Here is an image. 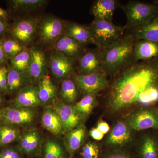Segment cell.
Instances as JSON below:
<instances>
[{
  "label": "cell",
  "mask_w": 158,
  "mask_h": 158,
  "mask_svg": "<svg viewBox=\"0 0 158 158\" xmlns=\"http://www.w3.org/2000/svg\"><path fill=\"white\" fill-rule=\"evenodd\" d=\"M116 76L108 96L112 113L134 104L148 106L158 101V57L132 63Z\"/></svg>",
  "instance_id": "obj_1"
},
{
  "label": "cell",
  "mask_w": 158,
  "mask_h": 158,
  "mask_svg": "<svg viewBox=\"0 0 158 158\" xmlns=\"http://www.w3.org/2000/svg\"><path fill=\"white\" fill-rule=\"evenodd\" d=\"M137 40L132 34H125L106 49L101 51L103 70L107 76H116L133 63Z\"/></svg>",
  "instance_id": "obj_2"
},
{
  "label": "cell",
  "mask_w": 158,
  "mask_h": 158,
  "mask_svg": "<svg viewBox=\"0 0 158 158\" xmlns=\"http://www.w3.org/2000/svg\"><path fill=\"white\" fill-rule=\"evenodd\" d=\"M93 44L101 51L106 49L123 36L126 28L113 22L94 19L89 27Z\"/></svg>",
  "instance_id": "obj_3"
},
{
  "label": "cell",
  "mask_w": 158,
  "mask_h": 158,
  "mask_svg": "<svg viewBox=\"0 0 158 158\" xmlns=\"http://www.w3.org/2000/svg\"><path fill=\"white\" fill-rule=\"evenodd\" d=\"M126 15V29H132L145 24L158 12V4L130 1L122 7Z\"/></svg>",
  "instance_id": "obj_4"
},
{
  "label": "cell",
  "mask_w": 158,
  "mask_h": 158,
  "mask_svg": "<svg viewBox=\"0 0 158 158\" xmlns=\"http://www.w3.org/2000/svg\"><path fill=\"white\" fill-rule=\"evenodd\" d=\"M65 24L56 16H44L37 21V36L44 44H54L64 34Z\"/></svg>",
  "instance_id": "obj_5"
},
{
  "label": "cell",
  "mask_w": 158,
  "mask_h": 158,
  "mask_svg": "<svg viewBox=\"0 0 158 158\" xmlns=\"http://www.w3.org/2000/svg\"><path fill=\"white\" fill-rule=\"evenodd\" d=\"M38 20L34 17L17 19L10 25L7 34L25 47L29 45L37 36Z\"/></svg>",
  "instance_id": "obj_6"
},
{
  "label": "cell",
  "mask_w": 158,
  "mask_h": 158,
  "mask_svg": "<svg viewBox=\"0 0 158 158\" xmlns=\"http://www.w3.org/2000/svg\"><path fill=\"white\" fill-rule=\"evenodd\" d=\"M74 81L78 88L86 94L96 95L109 86L107 75L104 73L74 75Z\"/></svg>",
  "instance_id": "obj_7"
},
{
  "label": "cell",
  "mask_w": 158,
  "mask_h": 158,
  "mask_svg": "<svg viewBox=\"0 0 158 158\" xmlns=\"http://www.w3.org/2000/svg\"><path fill=\"white\" fill-rule=\"evenodd\" d=\"M78 60V74L87 75L104 73L103 56L101 50L92 49L85 51Z\"/></svg>",
  "instance_id": "obj_8"
},
{
  "label": "cell",
  "mask_w": 158,
  "mask_h": 158,
  "mask_svg": "<svg viewBox=\"0 0 158 158\" xmlns=\"http://www.w3.org/2000/svg\"><path fill=\"white\" fill-rule=\"evenodd\" d=\"M77 60L59 53H52L51 55L49 67L51 73L58 80H65L73 74Z\"/></svg>",
  "instance_id": "obj_9"
},
{
  "label": "cell",
  "mask_w": 158,
  "mask_h": 158,
  "mask_svg": "<svg viewBox=\"0 0 158 158\" xmlns=\"http://www.w3.org/2000/svg\"><path fill=\"white\" fill-rule=\"evenodd\" d=\"M125 121L132 130L158 128V114L148 109L137 110L130 115Z\"/></svg>",
  "instance_id": "obj_10"
},
{
  "label": "cell",
  "mask_w": 158,
  "mask_h": 158,
  "mask_svg": "<svg viewBox=\"0 0 158 158\" xmlns=\"http://www.w3.org/2000/svg\"><path fill=\"white\" fill-rule=\"evenodd\" d=\"M34 118L35 113L31 109L13 106L2 109L1 120L13 125H23L31 123Z\"/></svg>",
  "instance_id": "obj_11"
},
{
  "label": "cell",
  "mask_w": 158,
  "mask_h": 158,
  "mask_svg": "<svg viewBox=\"0 0 158 158\" xmlns=\"http://www.w3.org/2000/svg\"><path fill=\"white\" fill-rule=\"evenodd\" d=\"M31 61L27 73L32 81H38L46 73L47 64L45 54L37 47L30 49Z\"/></svg>",
  "instance_id": "obj_12"
},
{
  "label": "cell",
  "mask_w": 158,
  "mask_h": 158,
  "mask_svg": "<svg viewBox=\"0 0 158 158\" xmlns=\"http://www.w3.org/2000/svg\"><path fill=\"white\" fill-rule=\"evenodd\" d=\"M55 107L54 109L61 120L64 132H68L80 124L83 117L75 112L73 106L60 102Z\"/></svg>",
  "instance_id": "obj_13"
},
{
  "label": "cell",
  "mask_w": 158,
  "mask_h": 158,
  "mask_svg": "<svg viewBox=\"0 0 158 158\" xmlns=\"http://www.w3.org/2000/svg\"><path fill=\"white\" fill-rule=\"evenodd\" d=\"M56 52L77 60L85 52L84 46L64 33L54 43Z\"/></svg>",
  "instance_id": "obj_14"
},
{
  "label": "cell",
  "mask_w": 158,
  "mask_h": 158,
  "mask_svg": "<svg viewBox=\"0 0 158 158\" xmlns=\"http://www.w3.org/2000/svg\"><path fill=\"white\" fill-rule=\"evenodd\" d=\"M132 137V130L126 121H118L111 130L106 143L112 147L123 146L131 141Z\"/></svg>",
  "instance_id": "obj_15"
},
{
  "label": "cell",
  "mask_w": 158,
  "mask_h": 158,
  "mask_svg": "<svg viewBox=\"0 0 158 158\" xmlns=\"http://www.w3.org/2000/svg\"><path fill=\"white\" fill-rule=\"evenodd\" d=\"M118 2L116 0H96L90 8V13L94 19L113 22V14Z\"/></svg>",
  "instance_id": "obj_16"
},
{
  "label": "cell",
  "mask_w": 158,
  "mask_h": 158,
  "mask_svg": "<svg viewBox=\"0 0 158 158\" xmlns=\"http://www.w3.org/2000/svg\"><path fill=\"white\" fill-rule=\"evenodd\" d=\"M137 40H146L158 43V12L143 25L130 29Z\"/></svg>",
  "instance_id": "obj_17"
},
{
  "label": "cell",
  "mask_w": 158,
  "mask_h": 158,
  "mask_svg": "<svg viewBox=\"0 0 158 158\" xmlns=\"http://www.w3.org/2000/svg\"><path fill=\"white\" fill-rule=\"evenodd\" d=\"M14 106L18 107H35L42 104L37 95V87L30 85L19 90L13 100Z\"/></svg>",
  "instance_id": "obj_18"
},
{
  "label": "cell",
  "mask_w": 158,
  "mask_h": 158,
  "mask_svg": "<svg viewBox=\"0 0 158 158\" xmlns=\"http://www.w3.org/2000/svg\"><path fill=\"white\" fill-rule=\"evenodd\" d=\"M158 57V43L146 40H137L135 44L133 63Z\"/></svg>",
  "instance_id": "obj_19"
},
{
  "label": "cell",
  "mask_w": 158,
  "mask_h": 158,
  "mask_svg": "<svg viewBox=\"0 0 158 158\" xmlns=\"http://www.w3.org/2000/svg\"><path fill=\"white\" fill-rule=\"evenodd\" d=\"M8 68V92L17 94L22 89L32 85V81L27 73L22 72L9 65Z\"/></svg>",
  "instance_id": "obj_20"
},
{
  "label": "cell",
  "mask_w": 158,
  "mask_h": 158,
  "mask_svg": "<svg viewBox=\"0 0 158 158\" xmlns=\"http://www.w3.org/2000/svg\"><path fill=\"white\" fill-rule=\"evenodd\" d=\"M64 33L82 45L93 44L89 27L77 23H67Z\"/></svg>",
  "instance_id": "obj_21"
},
{
  "label": "cell",
  "mask_w": 158,
  "mask_h": 158,
  "mask_svg": "<svg viewBox=\"0 0 158 158\" xmlns=\"http://www.w3.org/2000/svg\"><path fill=\"white\" fill-rule=\"evenodd\" d=\"M38 82L37 94L41 103H47L52 101L56 95L57 88L50 77L45 75Z\"/></svg>",
  "instance_id": "obj_22"
},
{
  "label": "cell",
  "mask_w": 158,
  "mask_h": 158,
  "mask_svg": "<svg viewBox=\"0 0 158 158\" xmlns=\"http://www.w3.org/2000/svg\"><path fill=\"white\" fill-rule=\"evenodd\" d=\"M19 139V148L27 155H31L35 152L40 143L39 133L35 130L26 131L23 133Z\"/></svg>",
  "instance_id": "obj_23"
},
{
  "label": "cell",
  "mask_w": 158,
  "mask_h": 158,
  "mask_svg": "<svg viewBox=\"0 0 158 158\" xmlns=\"http://www.w3.org/2000/svg\"><path fill=\"white\" fill-rule=\"evenodd\" d=\"M86 135V128L81 124L67 133L65 138V144L70 153H74L80 148L85 140Z\"/></svg>",
  "instance_id": "obj_24"
},
{
  "label": "cell",
  "mask_w": 158,
  "mask_h": 158,
  "mask_svg": "<svg viewBox=\"0 0 158 158\" xmlns=\"http://www.w3.org/2000/svg\"><path fill=\"white\" fill-rule=\"evenodd\" d=\"M41 123L45 129L53 135H60L64 131L61 120L54 109L48 108L44 112Z\"/></svg>",
  "instance_id": "obj_25"
},
{
  "label": "cell",
  "mask_w": 158,
  "mask_h": 158,
  "mask_svg": "<svg viewBox=\"0 0 158 158\" xmlns=\"http://www.w3.org/2000/svg\"><path fill=\"white\" fill-rule=\"evenodd\" d=\"M15 12H29L41 8L46 3L45 0H11L9 1Z\"/></svg>",
  "instance_id": "obj_26"
},
{
  "label": "cell",
  "mask_w": 158,
  "mask_h": 158,
  "mask_svg": "<svg viewBox=\"0 0 158 158\" xmlns=\"http://www.w3.org/2000/svg\"><path fill=\"white\" fill-rule=\"evenodd\" d=\"M140 158H158V144L155 139L146 136L142 139L139 148Z\"/></svg>",
  "instance_id": "obj_27"
},
{
  "label": "cell",
  "mask_w": 158,
  "mask_h": 158,
  "mask_svg": "<svg viewBox=\"0 0 158 158\" xmlns=\"http://www.w3.org/2000/svg\"><path fill=\"white\" fill-rule=\"evenodd\" d=\"M60 94L61 97L66 102H74L78 95V88L74 81L69 78L62 81Z\"/></svg>",
  "instance_id": "obj_28"
},
{
  "label": "cell",
  "mask_w": 158,
  "mask_h": 158,
  "mask_svg": "<svg viewBox=\"0 0 158 158\" xmlns=\"http://www.w3.org/2000/svg\"><path fill=\"white\" fill-rule=\"evenodd\" d=\"M96 103V95L86 94L73 106L74 110L83 118L91 113Z\"/></svg>",
  "instance_id": "obj_29"
},
{
  "label": "cell",
  "mask_w": 158,
  "mask_h": 158,
  "mask_svg": "<svg viewBox=\"0 0 158 158\" xmlns=\"http://www.w3.org/2000/svg\"><path fill=\"white\" fill-rule=\"evenodd\" d=\"M19 130L13 125H0V146L11 144L19 137Z\"/></svg>",
  "instance_id": "obj_30"
},
{
  "label": "cell",
  "mask_w": 158,
  "mask_h": 158,
  "mask_svg": "<svg viewBox=\"0 0 158 158\" xmlns=\"http://www.w3.org/2000/svg\"><path fill=\"white\" fill-rule=\"evenodd\" d=\"M0 40L8 60L10 61L26 48L24 46L11 37H5L0 38Z\"/></svg>",
  "instance_id": "obj_31"
},
{
  "label": "cell",
  "mask_w": 158,
  "mask_h": 158,
  "mask_svg": "<svg viewBox=\"0 0 158 158\" xmlns=\"http://www.w3.org/2000/svg\"><path fill=\"white\" fill-rule=\"evenodd\" d=\"M31 61L30 49L25 48L10 60V65L22 72L27 73Z\"/></svg>",
  "instance_id": "obj_32"
},
{
  "label": "cell",
  "mask_w": 158,
  "mask_h": 158,
  "mask_svg": "<svg viewBox=\"0 0 158 158\" xmlns=\"http://www.w3.org/2000/svg\"><path fill=\"white\" fill-rule=\"evenodd\" d=\"M44 146V158H64L63 150L58 142L48 139Z\"/></svg>",
  "instance_id": "obj_33"
},
{
  "label": "cell",
  "mask_w": 158,
  "mask_h": 158,
  "mask_svg": "<svg viewBox=\"0 0 158 158\" xmlns=\"http://www.w3.org/2000/svg\"><path fill=\"white\" fill-rule=\"evenodd\" d=\"M100 148L98 144L89 142L82 148L81 154L83 158H98Z\"/></svg>",
  "instance_id": "obj_34"
},
{
  "label": "cell",
  "mask_w": 158,
  "mask_h": 158,
  "mask_svg": "<svg viewBox=\"0 0 158 158\" xmlns=\"http://www.w3.org/2000/svg\"><path fill=\"white\" fill-rule=\"evenodd\" d=\"M0 158H20V156L16 150L6 148L0 152Z\"/></svg>",
  "instance_id": "obj_35"
},
{
  "label": "cell",
  "mask_w": 158,
  "mask_h": 158,
  "mask_svg": "<svg viewBox=\"0 0 158 158\" xmlns=\"http://www.w3.org/2000/svg\"><path fill=\"white\" fill-rule=\"evenodd\" d=\"M8 68L6 67L3 70L0 77V92L7 93L8 92Z\"/></svg>",
  "instance_id": "obj_36"
},
{
  "label": "cell",
  "mask_w": 158,
  "mask_h": 158,
  "mask_svg": "<svg viewBox=\"0 0 158 158\" xmlns=\"http://www.w3.org/2000/svg\"><path fill=\"white\" fill-rule=\"evenodd\" d=\"M90 135L91 138L96 141H101L104 137V135L96 127L92 128L90 131Z\"/></svg>",
  "instance_id": "obj_37"
},
{
  "label": "cell",
  "mask_w": 158,
  "mask_h": 158,
  "mask_svg": "<svg viewBox=\"0 0 158 158\" xmlns=\"http://www.w3.org/2000/svg\"><path fill=\"white\" fill-rule=\"evenodd\" d=\"M96 127L104 135L109 132L110 130V126L107 123L103 120H101L98 122Z\"/></svg>",
  "instance_id": "obj_38"
},
{
  "label": "cell",
  "mask_w": 158,
  "mask_h": 158,
  "mask_svg": "<svg viewBox=\"0 0 158 158\" xmlns=\"http://www.w3.org/2000/svg\"><path fill=\"white\" fill-rule=\"evenodd\" d=\"M104 158H131L129 155L122 151H116L110 153Z\"/></svg>",
  "instance_id": "obj_39"
},
{
  "label": "cell",
  "mask_w": 158,
  "mask_h": 158,
  "mask_svg": "<svg viewBox=\"0 0 158 158\" xmlns=\"http://www.w3.org/2000/svg\"><path fill=\"white\" fill-rule=\"evenodd\" d=\"M10 25L7 22L0 19V36L8 33Z\"/></svg>",
  "instance_id": "obj_40"
},
{
  "label": "cell",
  "mask_w": 158,
  "mask_h": 158,
  "mask_svg": "<svg viewBox=\"0 0 158 158\" xmlns=\"http://www.w3.org/2000/svg\"><path fill=\"white\" fill-rule=\"evenodd\" d=\"M10 19H11V15H10V12L6 9L0 7V19L9 23Z\"/></svg>",
  "instance_id": "obj_41"
},
{
  "label": "cell",
  "mask_w": 158,
  "mask_h": 158,
  "mask_svg": "<svg viewBox=\"0 0 158 158\" xmlns=\"http://www.w3.org/2000/svg\"><path fill=\"white\" fill-rule=\"evenodd\" d=\"M8 60L4 52L2 41L0 40V66L5 65Z\"/></svg>",
  "instance_id": "obj_42"
},
{
  "label": "cell",
  "mask_w": 158,
  "mask_h": 158,
  "mask_svg": "<svg viewBox=\"0 0 158 158\" xmlns=\"http://www.w3.org/2000/svg\"><path fill=\"white\" fill-rule=\"evenodd\" d=\"M6 67V65H1V66H0V77H1V75L2 73L3 70H4Z\"/></svg>",
  "instance_id": "obj_43"
},
{
  "label": "cell",
  "mask_w": 158,
  "mask_h": 158,
  "mask_svg": "<svg viewBox=\"0 0 158 158\" xmlns=\"http://www.w3.org/2000/svg\"><path fill=\"white\" fill-rule=\"evenodd\" d=\"M3 102V97L2 96V94H1L0 92V105H2Z\"/></svg>",
  "instance_id": "obj_44"
},
{
  "label": "cell",
  "mask_w": 158,
  "mask_h": 158,
  "mask_svg": "<svg viewBox=\"0 0 158 158\" xmlns=\"http://www.w3.org/2000/svg\"><path fill=\"white\" fill-rule=\"evenodd\" d=\"M2 109H0V121L2 120Z\"/></svg>",
  "instance_id": "obj_45"
}]
</instances>
